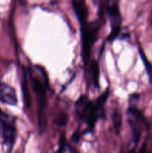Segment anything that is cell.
<instances>
[{"instance_id":"cell-13","label":"cell","mask_w":152,"mask_h":153,"mask_svg":"<svg viewBox=\"0 0 152 153\" xmlns=\"http://www.w3.org/2000/svg\"><path fill=\"white\" fill-rule=\"evenodd\" d=\"M66 148H69V146L68 145L66 144V143L65 137H61V139H60L59 149H58V152H66Z\"/></svg>"},{"instance_id":"cell-5","label":"cell","mask_w":152,"mask_h":153,"mask_svg":"<svg viewBox=\"0 0 152 153\" xmlns=\"http://www.w3.org/2000/svg\"><path fill=\"white\" fill-rule=\"evenodd\" d=\"M129 114V123L132 130V136L134 141L136 144L139 143L141 137V129L140 127L142 125H146L145 120L141 114V112L134 107L128 109Z\"/></svg>"},{"instance_id":"cell-8","label":"cell","mask_w":152,"mask_h":153,"mask_svg":"<svg viewBox=\"0 0 152 153\" xmlns=\"http://www.w3.org/2000/svg\"><path fill=\"white\" fill-rule=\"evenodd\" d=\"M111 118L115 132H116V135H119L121 131V127H122V114H121V113L117 110V109H115V110L113 111Z\"/></svg>"},{"instance_id":"cell-6","label":"cell","mask_w":152,"mask_h":153,"mask_svg":"<svg viewBox=\"0 0 152 153\" xmlns=\"http://www.w3.org/2000/svg\"><path fill=\"white\" fill-rule=\"evenodd\" d=\"M0 101L9 105L17 104L16 91L12 87L5 83H0Z\"/></svg>"},{"instance_id":"cell-3","label":"cell","mask_w":152,"mask_h":153,"mask_svg":"<svg viewBox=\"0 0 152 153\" xmlns=\"http://www.w3.org/2000/svg\"><path fill=\"white\" fill-rule=\"evenodd\" d=\"M31 85L37 97V104H38L39 112V123H40V129L44 131L46 128V118H45V110L47 107V95H46V88L41 81L35 76L31 74L30 76Z\"/></svg>"},{"instance_id":"cell-12","label":"cell","mask_w":152,"mask_h":153,"mask_svg":"<svg viewBox=\"0 0 152 153\" xmlns=\"http://www.w3.org/2000/svg\"><path fill=\"white\" fill-rule=\"evenodd\" d=\"M67 120H68V117H67L66 114L62 113L57 117L56 123L59 126H64L66 124Z\"/></svg>"},{"instance_id":"cell-10","label":"cell","mask_w":152,"mask_h":153,"mask_svg":"<svg viewBox=\"0 0 152 153\" xmlns=\"http://www.w3.org/2000/svg\"><path fill=\"white\" fill-rule=\"evenodd\" d=\"M22 94H23L24 102L28 107L30 106V96L28 91V85H27L26 73L25 70H23V80H22Z\"/></svg>"},{"instance_id":"cell-1","label":"cell","mask_w":152,"mask_h":153,"mask_svg":"<svg viewBox=\"0 0 152 153\" xmlns=\"http://www.w3.org/2000/svg\"><path fill=\"white\" fill-rule=\"evenodd\" d=\"M99 24L97 22L84 24L81 25L82 37V56L84 65L89 64L91 48L95 43L99 31Z\"/></svg>"},{"instance_id":"cell-7","label":"cell","mask_w":152,"mask_h":153,"mask_svg":"<svg viewBox=\"0 0 152 153\" xmlns=\"http://www.w3.org/2000/svg\"><path fill=\"white\" fill-rule=\"evenodd\" d=\"M72 4L80 25L86 24L88 19V9L85 0H72Z\"/></svg>"},{"instance_id":"cell-2","label":"cell","mask_w":152,"mask_h":153,"mask_svg":"<svg viewBox=\"0 0 152 153\" xmlns=\"http://www.w3.org/2000/svg\"><path fill=\"white\" fill-rule=\"evenodd\" d=\"M0 134L4 144L10 151L14 145L16 137V119L13 117L4 113L0 109Z\"/></svg>"},{"instance_id":"cell-4","label":"cell","mask_w":152,"mask_h":153,"mask_svg":"<svg viewBox=\"0 0 152 153\" xmlns=\"http://www.w3.org/2000/svg\"><path fill=\"white\" fill-rule=\"evenodd\" d=\"M105 8L108 13L110 25H111V31L108 37V40L111 42L113 41L119 35L121 28V23H122L117 0H108Z\"/></svg>"},{"instance_id":"cell-9","label":"cell","mask_w":152,"mask_h":153,"mask_svg":"<svg viewBox=\"0 0 152 153\" xmlns=\"http://www.w3.org/2000/svg\"><path fill=\"white\" fill-rule=\"evenodd\" d=\"M90 70L94 86L98 88L99 86V83H98V81H99V67H98V64L97 61H92V63L91 64Z\"/></svg>"},{"instance_id":"cell-11","label":"cell","mask_w":152,"mask_h":153,"mask_svg":"<svg viewBox=\"0 0 152 153\" xmlns=\"http://www.w3.org/2000/svg\"><path fill=\"white\" fill-rule=\"evenodd\" d=\"M139 54H140V56H141L142 60V62L144 63V66L145 67L147 74L148 75L150 82L152 83V65L151 64V63L149 62L148 60L146 58L144 52H143L142 49L141 48L139 49Z\"/></svg>"},{"instance_id":"cell-14","label":"cell","mask_w":152,"mask_h":153,"mask_svg":"<svg viewBox=\"0 0 152 153\" xmlns=\"http://www.w3.org/2000/svg\"><path fill=\"white\" fill-rule=\"evenodd\" d=\"M80 137V134H79L78 132L75 133L74 135H73V137H72L73 141H74L75 143H77V142H78Z\"/></svg>"}]
</instances>
